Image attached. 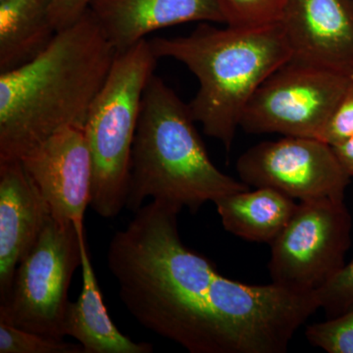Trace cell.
Here are the masks:
<instances>
[{
  "mask_svg": "<svg viewBox=\"0 0 353 353\" xmlns=\"http://www.w3.org/2000/svg\"><path fill=\"white\" fill-rule=\"evenodd\" d=\"M319 308L328 318L353 308V259L315 292Z\"/></svg>",
  "mask_w": 353,
  "mask_h": 353,
  "instance_id": "20",
  "label": "cell"
},
{
  "mask_svg": "<svg viewBox=\"0 0 353 353\" xmlns=\"http://www.w3.org/2000/svg\"><path fill=\"white\" fill-rule=\"evenodd\" d=\"M279 24L290 59L353 77V0H289Z\"/></svg>",
  "mask_w": 353,
  "mask_h": 353,
  "instance_id": "11",
  "label": "cell"
},
{
  "mask_svg": "<svg viewBox=\"0 0 353 353\" xmlns=\"http://www.w3.org/2000/svg\"><path fill=\"white\" fill-rule=\"evenodd\" d=\"M353 138V77L318 139L334 146Z\"/></svg>",
  "mask_w": 353,
  "mask_h": 353,
  "instance_id": "21",
  "label": "cell"
},
{
  "mask_svg": "<svg viewBox=\"0 0 353 353\" xmlns=\"http://www.w3.org/2000/svg\"><path fill=\"white\" fill-rule=\"evenodd\" d=\"M214 203L227 232L245 241L268 243L283 231L297 204L270 188L236 192Z\"/></svg>",
  "mask_w": 353,
  "mask_h": 353,
  "instance_id": "15",
  "label": "cell"
},
{
  "mask_svg": "<svg viewBox=\"0 0 353 353\" xmlns=\"http://www.w3.org/2000/svg\"><path fill=\"white\" fill-rule=\"evenodd\" d=\"M50 208L20 160L0 162V301L43 233Z\"/></svg>",
  "mask_w": 353,
  "mask_h": 353,
  "instance_id": "12",
  "label": "cell"
},
{
  "mask_svg": "<svg viewBox=\"0 0 353 353\" xmlns=\"http://www.w3.org/2000/svg\"><path fill=\"white\" fill-rule=\"evenodd\" d=\"M90 11L117 53L164 28L189 22L224 24L217 0H92Z\"/></svg>",
  "mask_w": 353,
  "mask_h": 353,
  "instance_id": "13",
  "label": "cell"
},
{
  "mask_svg": "<svg viewBox=\"0 0 353 353\" xmlns=\"http://www.w3.org/2000/svg\"><path fill=\"white\" fill-rule=\"evenodd\" d=\"M150 43L157 58L181 62L196 76L199 90L190 102V113L227 150L252 95L292 57L279 23L253 28L203 23L188 36L155 38Z\"/></svg>",
  "mask_w": 353,
  "mask_h": 353,
  "instance_id": "3",
  "label": "cell"
},
{
  "mask_svg": "<svg viewBox=\"0 0 353 353\" xmlns=\"http://www.w3.org/2000/svg\"><path fill=\"white\" fill-rule=\"evenodd\" d=\"M181 209L152 201L114 234L108 265L130 314L192 353H284L319 309L314 292L221 275L183 245Z\"/></svg>",
  "mask_w": 353,
  "mask_h": 353,
  "instance_id": "1",
  "label": "cell"
},
{
  "mask_svg": "<svg viewBox=\"0 0 353 353\" xmlns=\"http://www.w3.org/2000/svg\"><path fill=\"white\" fill-rule=\"evenodd\" d=\"M343 168L350 178H353V138L332 146Z\"/></svg>",
  "mask_w": 353,
  "mask_h": 353,
  "instance_id": "23",
  "label": "cell"
},
{
  "mask_svg": "<svg viewBox=\"0 0 353 353\" xmlns=\"http://www.w3.org/2000/svg\"><path fill=\"white\" fill-rule=\"evenodd\" d=\"M310 345L329 353H353V308L306 328Z\"/></svg>",
  "mask_w": 353,
  "mask_h": 353,
  "instance_id": "19",
  "label": "cell"
},
{
  "mask_svg": "<svg viewBox=\"0 0 353 353\" xmlns=\"http://www.w3.org/2000/svg\"><path fill=\"white\" fill-rule=\"evenodd\" d=\"M289 0H217L224 24L261 27L279 23Z\"/></svg>",
  "mask_w": 353,
  "mask_h": 353,
  "instance_id": "17",
  "label": "cell"
},
{
  "mask_svg": "<svg viewBox=\"0 0 353 353\" xmlns=\"http://www.w3.org/2000/svg\"><path fill=\"white\" fill-rule=\"evenodd\" d=\"M85 225L48 221L38 241L18 265L0 301V321L64 340L72 278L82 264Z\"/></svg>",
  "mask_w": 353,
  "mask_h": 353,
  "instance_id": "6",
  "label": "cell"
},
{
  "mask_svg": "<svg viewBox=\"0 0 353 353\" xmlns=\"http://www.w3.org/2000/svg\"><path fill=\"white\" fill-rule=\"evenodd\" d=\"M157 59L146 39L117 53L88 111L83 132L92 160L90 206L105 219L126 208L141 101Z\"/></svg>",
  "mask_w": 353,
  "mask_h": 353,
  "instance_id": "5",
  "label": "cell"
},
{
  "mask_svg": "<svg viewBox=\"0 0 353 353\" xmlns=\"http://www.w3.org/2000/svg\"><path fill=\"white\" fill-rule=\"evenodd\" d=\"M53 0H0V73L43 52L57 36Z\"/></svg>",
  "mask_w": 353,
  "mask_h": 353,
  "instance_id": "16",
  "label": "cell"
},
{
  "mask_svg": "<svg viewBox=\"0 0 353 353\" xmlns=\"http://www.w3.org/2000/svg\"><path fill=\"white\" fill-rule=\"evenodd\" d=\"M116 54L88 9L38 57L0 73V162L20 160L66 128H83Z\"/></svg>",
  "mask_w": 353,
  "mask_h": 353,
  "instance_id": "2",
  "label": "cell"
},
{
  "mask_svg": "<svg viewBox=\"0 0 353 353\" xmlns=\"http://www.w3.org/2000/svg\"><path fill=\"white\" fill-rule=\"evenodd\" d=\"M236 172L248 187L270 188L299 201H345L350 182L331 145L303 137L252 146L239 158Z\"/></svg>",
  "mask_w": 353,
  "mask_h": 353,
  "instance_id": "9",
  "label": "cell"
},
{
  "mask_svg": "<svg viewBox=\"0 0 353 353\" xmlns=\"http://www.w3.org/2000/svg\"><path fill=\"white\" fill-rule=\"evenodd\" d=\"M352 218L345 201H301L271 245L272 283L315 292L345 266L352 243Z\"/></svg>",
  "mask_w": 353,
  "mask_h": 353,
  "instance_id": "7",
  "label": "cell"
},
{
  "mask_svg": "<svg viewBox=\"0 0 353 353\" xmlns=\"http://www.w3.org/2000/svg\"><path fill=\"white\" fill-rule=\"evenodd\" d=\"M92 0H53L51 19L57 32L75 24L90 9Z\"/></svg>",
  "mask_w": 353,
  "mask_h": 353,
  "instance_id": "22",
  "label": "cell"
},
{
  "mask_svg": "<svg viewBox=\"0 0 353 353\" xmlns=\"http://www.w3.org/2000/svg\"><path fill=\"white\" fill-rule=\"evenodd\" d=\"M53 219L83 224L92 190V160L83 128L70 127L21 158Z\"/></svg>",
  "mask_w": 353,
  "mask_h": 353,
  "instance_id": "10",
  "label": "cell"
},
{
  "mask_svg": "<svg viewBox=\"0 0 353 353\" xmlns=\"http://www.w3.org/2000/svg\"><path fill=\"white\" fill-rule=\"evenodd\" d=\"M0 353H85L79 343H66L0 321Z\"/></svg>",
  "mask_w": 353,
  "mask_h": 353,
  "instance_id": "18",
  "label": "cell"
},
{
  "mask_svg": "<svg viewBox=\"0 0 353 353\" xmlns=\"http://www.w3.org/2000/svg\"><path fill=\"white\" fill-rule=\"evenodd\" d=\"M83 285L75 303L65 315V336L79 341L85 353H150L148 343H136L121 333L108 314L88 253L85 234L81 241Z\"/></svg>",
  "mask_w": 353,
  "mask_h": 353,
  "instance_id": "14",
  "label": "cell"
},
{
  "mask_svg": "<svg viewBox=\"0 0 353 353\" xmlns=\"http://www.w3.org/2000/svg\"><path fill=\"white\" fill-rule=\"evenodd\" d=\"M352 79L290 59L257 88L240 128L250 134L317 139Z\"/></svg>",
  "mask_w": 353,
  "mask_h": 353,
  "instance_id": "8",
  "label": "cell"
},
{
  "mask_svg": "<svg viewBox=\"0 0 353 353\" xmlns=\"http://www.w3.org/2000/svg\"><path fill=\"white\" fill-rule=\"evenodd\" d=\"M196 123L189 104L153 75L132 145L126 208L137 212L152 199L192 213L206 202L250 190L213 164Z\"/></svg>",
  "mask_w": 353,
  "mask_h": 353,
  "instance_id": "4",
  "label": "cell"
}]
</instances>
